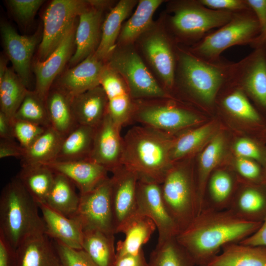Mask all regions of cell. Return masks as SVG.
I'll return each mask as SVG.
<instances>
[{
	"label": "cell",
	"mask_w": 266,
	"mask_h": 266,
	"mask_svg": "<svg viewBox=\"0 0 266 266\" xmlns=\"http://www.w3.org/2000/svg\"><path fill=\"white\" fill-rule=\"evenodd\" d=\"M262 223L241 218L229 208L204 207L175 239L196 266H205L224 246L246 238Z\"/></svg>",
	"instance_id": "1"
},
{
	"label": "cell",
	"mask_w": 266,
	"mask_h": 266,
	"mask_svg": "<svg viewBox=\"0 0 266 266\" xmlns=\"http://www.w3.org/2000/svg\"><path fill=\"white\" fill-rule=\"evenodd\" d=\"M177 55L173 92H179L200 107L213 108L220 92L231 81L235 63L223 58L208 62L180 45Z\"/></svg>",
	"instance_id": "2"
},
{
	"label": "cell",
	"mask_w": 266,
	"mask_h": 266,
	"mask_svg": "<svg viewBox=\"0 0 266 266\" xmlns=\"http://www.w3.org/2000/svg\"><path fill=\"white\" fill-rule=\"evenodd\" d=\"M173 136L141 125L132 127L123 137L122 166L139 179L161 184L173 164L169 155Z\"/></svg>",
	"instance_id": "3"
},
{
	"label": "cell",
	"mask_w": 266,
	"mask_h": 266,
	"mask_svg": "<svg viewBox=\"0 0 266 266\" xmlns=\"http://www.w3.org/2000/svg\"><path fill=\"white\" fill-rule=\"evenodd\" d=\"M37 202L19 180L12 178L0 196V232L15 248L33 235L44 233Z\"/></svg>",
	"instance_id": "4"
},
{
	"label": "cell",
	"mask_w": 266,
	"mask_h": 266,
	"mask_svg": "<svg viewBox=\"0 0 266 266\" xmlns=\"http://www.w3.org/2000/svg\"><path fill=\"white\" fill-rule=\"evenodd\" d=\"M264 39L257 18L250 8L234 13L228 23L187 48L203 60L215 62L220 60L222 53L231 47L250 45L253 48Z\"/></svg>",
	"instance_id": "5"
},
{
	"label": "cell",
	"mask_w": 266,
	"mask_h": 266,
	"mask_svg": "<svg viewBox=\"0 0 266 266\" xmlns=\"http://www.w3.org/2000/svg\"><path fill=\"white\" fill-rule=\"evenodd\" d=\"M169 10L172 13L168 19L171 34L179 45L191 46L228 23L234 14L210 9L199 0L173 1Z\"/></svg>",
	"instance_id": "6"
},
{
	"label": "cell",
	"mask_w": 266,
	"mask_h": 266,
	"mask_svg": "<svg viewBox=\"0 0 266 266\" xmlns=\"http://www.w3.org/2000/svg\"><path fill=\"white\" fill-rule=\"evenodd\" d=\"M165 205L180 232L200 213L195 174L187 164H173L160 184Z\"/></svg>",
	"instance_id": "7"
},
{
	"label": "cell",
	"mask_w": 266,
	"mask_h": 266,
	"mask_svg": "<svg viewBox=\"0 0 266 266\" xmlns=\"http://www.w3.org/2000/svg\"><path fill=\"white\" fill-rule=\"evenodd\" d=\"M176 98L135 100L130 124L137 123L173 136L201 122L194 109Z\"/></svg>",
	"instance_id": "8"
},
{
	"label": "cell",
	"mask_w": 266,
	"mask_h": 266,
	"mask_svg": "<svg viewBox=\"0 0 266 266\" xmlns=\"http://www.w3.org/2000/svg\"><path fill=\"white\" fill-rule=\"evenodd\" d=\"M106 63L123 79L134 100L175 98L156 81L133 44L117 45Z\"/></svg>",
	"instance_id": "9"
},
{
	"label": "cell",
	"mask_w": 266,
	"mask_h": 266,
	"mask_svg": "<svg viewBox=\"0 0 266 266\" xmlns=\"http://www.w3.org/2000/svg\"><path fill=\"white\" fill-rule=\"evenodd\" d=\"M168 33L153 25L139 39L146 59L160 78L163 87L173 96L179 45Z\"/></svg>",
	"instance_id": "10"
},
{
	"label": "cell",
	"mask_w": 266,
	"mask_h": 266,
	"mask_svg": "<svg viewBox=\"0 0 266 266\" xmlns=\"http://www.w3.org/2000/svg\"><path fill=\"white\" fill-rule=\"evenodd\" d=\"M88 5V0H54L50 3L43 15L37 61H43L52 54Z\"/></svg>",
	"instance_id": "11"
},
{
	"label": "cell",
	"mask_w": 266,
	"mask_h": 266,
	"mask_svg": "<svg viewBox=\"0 0 266 266\" xmlns=\"http://www.w3.org/2000/svg\"><path fill=\"white\" fill-rule=\"evenodd\" d=\"M231 82L239 87L261 113L266 114V40L235 63Z\"/></svg>",
	"instance_id": "12"
},
{
	"label": "cell",
	"mask_w": 266,
	"mask_h": 266,
	"mask_svg": "<svg viewBox=\"0 0 266 266\" xmlns=\"http://www.w3.org/2000/svg\"><path fill=\"white\" fill-rule=\"evenodd\" d=\"M80 201L72 217L81 223L83 230H98L116 233L111 199V180L108 177L92 190L79 194Z\"/></svg>",
	"instance_id": "13"
},
{
	"label": "cell",
	"mask_w": 266,
	"mask_h": 266,
	"mask_svg": "<svg viewBox=\"0 0 266 266\" xmlns=\"http://www.w3.org/2000/svg\"><path fill=\"white\" fill-rule=\"evenodd\" d=\"M137 212L151 219L158 230V242L175 238L180 230L164 201L160 184L139 179L136 190Z\"/></svg>",
	"instance_id": "14"
},
{
	"label": "cell",
	"mask_w": 266,
	"mask_h": 266,
	"mask_svg": "<svg viewBox=\"0 0 266 266\" xmlns=\"http://www.w3.org/2000/svg\"><path fill=\"white\" fill-rule=\"evenodd\" d=\"M121 130L108 113L95 129L89 159L111 172L122 166L123 137L121 135Z\"/></svg>",
	"instance_id": "15"
},
{
	"label": "cell",
	"mask_w": 266,
	"mask_h": 266,
	"mask_svg": "<svg viewBox=\"0 0 266 266\" xmlns=\"http://www.w3.org/2000/svg\"><path fill=\"white\" fill-rule=\"evenodd\" d=\"M112 173L111 199L116 233L118 228L137 212L136 190L139 177L123 166Z\"/></svg>",
	"instance_id": "16"
},
{
	"label": "cell",
	"mask_w": 266,
	"mask_h": 266,
	"mask_svg": "<svg viewBox=\"0 0 266 266\" xmlns=\"http://www.w3.org/2000/svg\"><path fill=\"white\" fill-rule=\"evenodd\" d=\"M100 85L106 95L108 112L114 122L121 128L130 124L135 100L123 79L106 64L101 75Z\"/></svg>",
	"instance_id": "17"
},
{
	"label": "cell",
	"mask_w": 266,
	"mask_h": 266,
	"mask_svg": "<svg viewBox=\"0 0 266 266\" xmlns=\"http://www.w3.org/2000/svg\"><path fill=\"white\" fill-rule=\"evenodd\" d=\"M75 31L74 24L52 54L44 61H37L34 65L36 79L34 92L44 101L56 77L73 55Z\"/></svg>",
	"instance_id": "18"
},
{
	"label": "cell",
	"mask_w": 266,
	"mask_h": 266,
	"mask_svg": "<svg viewBox=\"0 0 266 266\" xmlns=\"http://www.w3.org/2000/svg\"><path fill=\"white\" fill-rule=\"evenodd\" d=\"M88 5L78 16L75 33V50L69 63L73 66L95 53L99 45L101 34L104 9Z\"/></svg>",
	"instance_id": "19"
},
{
	"label": "cell",
	"mask_w": 266,
	"mask_h": 266,
	"mask_svg": "<svg viewBox=\"0 0 266 266\" xmlns=\"http://www.w3.org/2000/svg\"><path fill=\"white\" fill-rule=\"evenodd\" d=\"M0 32L7 58L11 61L14 71L27 88L30 81L31 60L37 37L35 35H20L6 23L1 25Z\"/></svg>",
	"instance_id": "20"
},
{
	"label": "cell",
	"mask_w": 266,
	"mask_h": 266,
	"mask_svg": "<svg viewBox=\"0 0 266 266\" xmlns=\"http://www.w3.org/2000/svg\"><path fill=\"white\" fill-rule=\"evenodd\" d=\"M105 66L104 62L94 53L67 70L59 77L55 85L72 98L100 86Z\"/></svg>",
	"instance_id": "21"
},
{
	"label": "cell",
	"mask_w": 266,
	"mask_h": 266,
	"mask_svg": "<svg viewBox=\"0 0 266 266\" xmlns=\"http://www.w3.org/2000/svg\"><path fill=\"white\" fill-rule=\"evenodd\" d=\"M45 166L54 172L67 177L79 191V194L89 192L108 177L104 167L87 159L70 161H54Z\"/></svg>",
	"instance_id": "22"
},
{
	"label": "cell",
	"mask_w": 266,
	"mask_h": 266,
	"mask_svg": "<svg viewBox=\"0 0 266 266\" xmlns=\"http://www.w3.org/2000/svg\"><path fill=\"white\" fill-rule=\"evenodd\" d=\"M45 227V234L75 249H82L83 229L80 222L56 211L45 203L37 204Z\"/></svg>",
	"instance_id": "23"
},
{
	"label": "cell",
	"mask_w": 266,
	"mask_h": 266,
	"mask_svg": "<svg viewBox=\"0 0 266 266\" xmlns=\"http://www.w3.org/2000/svg\"><path fill=\"white\" fill-rule=\"evenodd\" d=\"M216 104L231 116L249 123L261 133L266 127L261 113L245 93L231 81L220 92Z\"/></svg>",
	"instance_id": "24"
},
{
	"label": "cell",
	"mask_w": 266,
	"mask_h": 266,
	"mask_svg": "<svg viewBox=\"0 0 266 266\" xmlns=\"http://www.w3.org/2000/svg\"><path fill=\"white\" fill-rule=\"evenodd\" d=\"M16 252L15 266H62L53 241L44 233L26 239Z\"/></svg>",
	"instance_id": "25"
},
{
	"label": "cell",
	"mask_w": 266,
	"mask_h": 266,
	"mask_svg": "<svg viewBox=\"0 0 266 266\" xmlns=\"http://www.w3.org/2000/svg\"><path fill=\"white\" fill-rule=\"evenodd\" d=\"M71 105L78 125L96 128L108 114V101L105 93L100 85L75 96Z\"/></svg>",
	"instance_id": "26"
},
{
	"label": "cell",
	"mask_w": 266,
	"mask_h": 266,
	"mask_svg": "<svg viewBox=\"0 0 266 266\" xmlns=\"http://www.w3.org/2000/svg\"><path fill=\"white\" fill-rule=\"evenodd\" d=\"M137 3L136 0H121L110 10L102 23L100 41L95 53L99 59L106 62L114 51L123 23Z\"/></svg>",
	"instance_id": "27"
},
{
	"label": "cell",
	"mask_w": 266,
	"mask_h": 266,
	"mask_svg": "<svg viewBox=\"0 0 266 266\" xmlns=\"http://www.w3.org/2000/svg\"><path fill=\"white\" fill-rule=\"evenodd\" d=\"M156 229V225L151 219L136 212L117 230L116 233H123L125 238L117 242L116 256L134 254L140 252L143 245L149 241Z\"/></svg>",
	"instance_id": "28"
},
{
	"label": "cell",
	"mask_w": 266,
	"mask_h": 266,
	"mask_svg": "<svg viewBox=\"0 0 266 266\" xmlns=\"http://www.w3.org/2000/svg\"><path fill=\"white\" fill-rule=\"evenodd\" d=\"M71 99L55 85L45 99L50 127L64 137L78 125L72 110Z\"/></svg>",
	"instance_id": "29"
},
{
	"label": "cell",
	"mask_w": 266,
	"mask_h": 266,
	"mask_svg": "<svg viewBox=\"0 0 266 266\" xmlns=\"http://www.w3.org/2000/svg\"><path fill=\"white\" fill-rule=\"evenodd\" d=\"M221 250L205 266H266V247L235 242Z\"/></svg>",
	"instance_id": "30"
},
{
	"label": "cell",
	"mask_w": 266,
	"mask_h": 266,
	"mask_svg": "<svg viewBox=\"0 0 266 266\" xmlns=\"http://www.w3.org/2000/svg\"><path fill=\"white\" fill-rule=\"evenodd\" d=\"M228 208L246 220L263 222L266 216V185L249 183L233 197Z\"/></svg>",
	"instance_id": "31"
},
{
	"label": "cell",
	"mask_w": 266,
	"mask_h": 266,
	"mask_svg": "<svg viewBox=\"0 0 266 266\" xmlns=\"http://www.w3.org/2000/svg\"><path fill=\"white\" fill-rule=\"evenodd\" d=\"M163 0H140L122 27L117 45H132L153 25V17Z\"/></svg>",
	"instance_id": "32"
},
{
	"label": "cell",
	"mask_w": 266,
	"mask_h": 266,
	"mask_svg": "<svg viewBox=\"0 0 266 266\" xmlns=\"http://www.w3.org/2000/svg\"><path fill=\"white\" fill-rule=\"evenodd\" d=\"M114 234L98 230H83L82 250L96 266H114L116 260Z\"/></svg>",
	"instance_id": "33"
},
{
	"label": "cell",
	"mask_w": 266,
	"mask_h": 266,
	"mask_svg": "<svg viewBox=\"0 0 266 266\" xmlns=\"http://www.w3.org/2000/svg\"><path fill=\"white\" fill-rule=\"evenodd\" d=\"M64 137L51 127L25 149L21 166H42L56 160Z\"/></svg>",
	"instance_id": "34"
},
{
	"label": "cell",
	"mask_w": 266,
	"mask_h": 266,
	"mask_svg": "<svg viewBox=\"0 0 266 266\" xmlns=\"http://www.w3.org/2000/svg\"><path fill=\"white\" fill-rule=\"evenodd\" d=\"M75 187L67 177L54 172V181L45 203L66 216L72 217L77 211L80 201Z\"/></svg>",
	"instance_id": "35"
},
{
	"label": "cell",
	"mask_w": 266,
	"mask_h": 266,
	"mask_svg": "<svg viewBox=\"0 0 266 266\" xmlns=\"http://www.w3.org/2000/svg\"><path fill=\"white\" fill-rule=\"evenodd\" d=\"M95 128L78 125L64 137L55 161H70L89 158Z\"/></svg>",
	"instance_id": "36"
},
{
	"label": "cell",
	"mask_w": 266,
	"mask_h": 266,
	"mask_svg": "<svg viewBox=\"0 0 266 266\" xmlns=\"http://www.w3.org/2000/svg\"><path fill=\"white\" fill-rule=\"evenodd\" d=\"M225 146L223 136H214L201 152L199 159V165L196 180L197 187L200 213L202 210L205 199V190L212 170L219 163Z\"/></svg>",
	"instance_id": "37"
},
{
	"label": "cell",
	"mask_w": 266,
	"mask_h": 266,
	"mask_svg": "<svg viewBox=\"0 0 266 266\" xmlns=\"http://www.w3.org/2000/svg\"><path fill=\"white\" fill-rule=\"evenodd\" d=\"M16 177L37 204L45 203L54 178L51 169L44 165L23 166Z\"/></svg>",
	"instance_id": "38"
},
{
	"label": "cell",
	"mask_w": 266,
	"mask_h": 266,
	"mask_svg": "<svg viewBox=\"0 0 266 266\" xmlns=\"http://www.w3.org/2000/svg\"><path fill=\"white\" fill-rule=\"evenodd\" d=\"M29 91L14 70L8 68L0 79V111L13 120Z\"/></svg>",
	"instance_id": "39"
},
{
	"label": "cell",
	"mask_w": 266,
	"mask_h": 266,
	"mask_svg": "<svg viewBox=\"0 0 266 266\" xmlns=\"http://www.w3.org/2000/svg\"><path fill=\"white\" fill-rule=\"evenodd\" d=\"M211 124L192 128L173 136L170 149V159L174 163L188 158L211 135Z\"/></svg>",
	"instance_id": "40"
},
{
	"label": "cell",
	"mask_w": 266,
	"mask_h": 266,
	"mask_svg": "<svg viewBox=\"0 0 266 266\" xmlns=\"http://www.w3.org/2000/svg\"><path fill=\"white\" fill-rule=\"evenodd\" d=\"M148 266H196L192 258L175 238L158 242Z\"/></svg>",
	"instance_id": "41"
},
{
	"label": "cell",
	"mask_w": 266,
	"mask_h": 266,
	"mask_svg": "<svg viewBox=\"0 0 266 266\" xmlns=\"http://www.w3.org/2000/svg\"><path fill=\"white\" fill-rule=\"evenodd\" d=\"M207 186L209 199L203 208L228 209L233 198V181L231 175L224 170H217L211 174Z\"/></svg>",
	"instance_id": "42"
},
{
	"label": "cell",
	"mask_w": 266,
	"mask_h": 266,
	"mask_svg": "<svg viewBox=\"0 0 266 266\" xmlns=\"http://www.w3.org/2000/svg\"><path fill=\"white\" fill-rule=\"evenodd\" d=\"M13 119L28 121L46 128L50 127L45 101L34 91H28Z\"/></svg>",
	"instance_id": "43"
},
{
	"label": "cell",
	"mask_w": 266,
	"mask_h": 266,
	"mask_svg": "<svg viewBox=\"0 0 266 266\" xmlns=\"http://www.w3.org/2000/svg\"><path fill=\"white\" fill-rule=\"evenodd\" d=\"M12 125L15 139L24 149L33 144L48 128L16 119L12 120Z\"/></svg>",
	"instance_id": "44"
},
{
	"label": "cell",
	"mask_w": 266,
	"mask_h": 266,
	"mask_svg": "<svg viewBox=\"0 0 266 266\" xmlns=\"http://www.w3.org/2000/svg\"><path fill=\"white\" fill-rule=\"evenodd\" d=\"M52 241L62 266H96L83 250L70 248L57 240Z\"/></svg>",
	"instance_id": "45"
},
{
	"label": "cell",
	"mask_w": 266,
	"mask_h": 266,
	"mask_svg": "<svg viewBox=\"0 0 266 266\" xmlns=\"http://www.w3.org/2000/svg\"><path fill=\"white\" fill-rule=\"evenodd\" d=\"M234 151L239 158L250 159L266 164V148L258 141L249 138H241L234 144Z\"/></svg>",
	"instance_id": "46"
},
{
	"label": "cell",
	"mask_w": 266,
	"mask_h": 266,
	"mask_svg": "<svg viewBox=\"0 0 266 266\" xmlns=\"http://www.w3.org/2000/svg\"><path fill=\"white\" fill-rule=\"evenodd\" d=\"M235 167L239 175L249 183L264 184V167L259 162L250 159L238 157Z\"/></svg>",
	"instance_id": "47"
},
{
	"label": "cell",
	"mask_w": 266,
	"mask_h": 266,
	"mask_svg": "<svg viewBox=\"0 0 266 266\" xmlns=\"http://www.w3.org/2000/svg\"><path fill=\"white\" fill-rule=\"evenodd\" d=\"M8 5L14 14L21 21L28 22L44 2L42 0H9Z\"/></svg>",
	"instance_id": "48"
},
{
	"label": "cell",
	"mask_w": 266,
	"mask_h": 266,
	"mask_svg": "<svg viewBox=\"0 0 266 266\" xmlns=\"http://www.w3.org/2000/svg\"><path fill=\"white\" fill-rule=\"evenodd\" d=\"M204 6L211 9L237 13L250 8L246 0H199Z\"/></svg>",
	"instance_id": "49"
},
{
	"label": "cell",
	"mask_w": 266,
	"mask_h": 266,
	"mask_svg": "<svg viewBox=\"0 0 266 266\" xmlns=\"http://www.w3.org/2000/svg\"><path fill=\"white\" fill-rule=\"evenodd\" d=\"M16 248L0 232V266H15Z\"/></svg>",
	"instance_id": "50"
},
{
	"label": "cell",
	"mask_w": 266,
	"mask_h": 266,
	"mask_svg": "<svg viewBox=\"0 0 266 266\" xmlns=\"http://www.w3.org/2000/svg\"><path fill=\"white\" fill-rule=\"evenodd\" d=\"M257 18L263 38L266 40V0H246Z\"/></svg>",
	"instance_id": "51"
},
{
	"label": "cell",
	"mask_w": 266,
	"mask_h": 266,
	"mask_svg": "<svg viewBox=\"0 0 266 266\" xmlns=\"http://www.w3.org/2000/svg\"><path fill=\"white\" fill-rule=\"evenodd\" d=\"M25 149L14 140L0 139V158L16 157L21 159Z\"/></svg>",
	"instance_id": "52"
},
{
	"label": "cell",
	"mask_w": 266,
	"mask_h": 266,
	"mask_svg": "<svg viewBox=\"0 0 266 266\" xmlns=\"http://www.w3.org/2000/svg\"><path fill=\"white\" fill-rule=\"evenodd\" d=\"M144 251L134 254H126L117 256L114 266H148Z\"/></svg>",
	"instance_id": "53"
},
{
	"label": "cell",
	"mask_w": 266,
	"mask_h": 266,
	"mask_svg": "<svg viewBox=\"0 0 266 266\" xmlns=\"http://www.w3.org/2000/svg\"><path fill=\"white\" fill-rule=\"evenodd\" d=\"M239 243L244 245L266 247V216L258 229Z\"/></svg>",
	"instance_id": "54"
},
{
	"label": "cell",
	"mask_w": 266,
	"mask_h": 266,
	"mask_svg": "<svg viewBox=\"0 0 266 266\" xmlns=\"http://www.w3.org/2000/svg\"><path fill=\"white\" fill-rule=\"evenodd\" d=\"M0 139L14 140L12 120L0 111Z\"/></svg>",
	"instance_id": "55"
},
{
	"label": "cell",
	"mask_w": 266,
	"mask_h": 266,
	"mask_svg": "<svg viewBox=\"0 0 266 266\" xmlns=\"http://www.w3.org/2000/svg\"><path fill=\"white\" fill-rule=\"evenodd\" d=\"M7 60L4 56L0 57V79L4 75L7 67H6Z\"/></svg>",
	"instance_id": "56"
},
{
	"label": "cell",
	"mask_w": 266,
	"mask_h": 266,
	"mask_svg": "<svg viewBox=\"0 0 266 266\" xmlns=\"http://www.w3.org/2000/svg\"><path fill=\"white\" fill-rule=\"evenodd\" d=\"M261 136L263 140L266 141V127L261 133Z\"/></svg>",
	"instance_id": "57"
},
{
	"label": "cell",
	"mask_w": 266,
	"mask_h": 266,
	"mask_svg": "<svg viewBox=\"0 0 266 266\" xmlns=\"http://www.w3.org/2000/svg\"><path fill=\"white\" fill-rule=\"evenodd\" d=\"M264 169H265V183L264 184L266 185V164L264 166Z\"/></svg>",
	"instance_id": "58"
}]
</instances>
